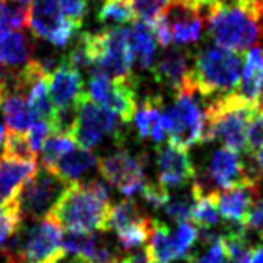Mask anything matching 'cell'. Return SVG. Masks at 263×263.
I'll return each instance as SVG.
<instances>
[{"instance_id": "cell-40", "label": "cell", "mask_w": 263, "mask_h": 263, "mask_svg": "<svg viewBox=\"0 0 263 263\" xmlns=\"http://www.w3.org/2000/svg\"><path fill=\"white\" fill-rule=\"evenodd\" d=\"M87 4L89 0H59L64 17L69 18L70 22L78 24L79 27L84 22V17L87 14Z\"/></svg>"}, {"instance_id": "cell-3", "label": "cell", "mask_w": 263, "mask_h": 263, "mask_svg": "<svg viewBox=\"0 0 263 263\" xmlns=\"http://www.w3.org/2000/svg\"><path fill=\"white\" fill-rule=\"evenodd\" d=\"M79 39L87 57L89 76L102 74L111 79L134 78L127 25L107 27L94 34H81Z\"/></svg>"}, {"instance_id": "cell-24", "label": "cell", "mask_w": 263, "mask_h": 263, "mask_svg": "<svg viewBox=\"0 0 263 263\" xmlns=\"http://www.w3.org/2000/svg\"><path fill=\"white\" fill-rule=\"evenodd\" d=\"M32 44L18 30L0 29V66L2 67H24L29 64Z\"/></svg>"}, {"instance_id": "cell-9", "label": "cell", "mask_w": 263, "mask_h": 263, "mask_svg": "<svg viewBox=\"0 0 263 263\" xmlns=\"http://www.w3.org/2000/svg\"><path fill=\"white\" fill-rule=\"evenodd\" d=\"M67 134L74 139L76 144L84 149H92L106 136L116 139L118 143H123L124 139L123 127H121L116 114L96 104L89 98L79 102Z\"/></svg>"}, {"instance_id": "cell-32", "label": "cell", "mask_w": 263, "mask_h": 263, "mask_svg": "<svg viewBox=\"0 0 263 263\" xmlns=\"http://www.w3.org/2000/svg\"><path fill=\"white\" fill-rule=\"evenodd\" d=\"M190 221L198 230H201V232H211V230H215L220 224V213H218L211 195L201 196L196 201V206L193 210V215H191Z\"/></svg>"}, {"instance_id": "cell-20", "label": "cell", "mask_w": 263, "mask_h": 263, "mask_svg": "<svg viewBox=\"0 0 263 263\" xmlns=\"http://www.w3.org/2000/svg\"><path fill=\"white\" fill-rule=\"evenodd\" d=\"M0 109H2L9 133H27L29 127L37 121L34 112L30 111L24 91H15V89L4 91Z\"/></svg>"}, {"instance_id": "cell-11", "label": "cell", "mask_w": 263, "mask_h": 263, "mask_svg": "<svg viewBox=\"0 0 263 263\" xmlns=\"http://www.w3.org/2000/svg\"><path fill=\"white\" fill-rule=\"evenodd\" d=\"M146 163V156L131 155L123 147L98 158V168L102 178L112 186H116L126 198H134L143 193L144 186L147 184L144 175Z\"/></svg>"}, {"instance_id": "cell-27", "label": "cell", "mask_w": 263, "mask_h": 263, "mask_svg": "<svg viewBox=\"0 0 263 263\" xmlns=\"http://www.w3.org/2000/svg\"><path fill=\"white\" fill-rule=\"evenodd\" d=\"M98 236L87 232H67L62 236L64 256H70L76 263H84L98 247Z\"/></svg>"}, {"instance_id": "cell-49", "label": "cell", "mask_w": 263, "mask_h": 263, "mask_svg": "<svg viewBox=\"0 0 263 263\" xmlns=\"http://www.w3.org/2000/svg\"><path fill=\"white\" fill-rule=\"evenodd\" d=\"M5 136H7V131H5L4 124L0 123V147L4 146V141H5Z\"/></svg>"}, {"instance_id": "cell-37", "label": "cell", "mask_w": 263, "mask_h": 263, "mask_svg": "<svg viewBox=\"0 0 263 263\" xmlns=\"http://www.w3.org/2000/svg\"><path fill=\"white\" fill-rule=\"evenodd\" d=\"M263 144V104H258L250 116L245 136V153L253 156Z\"/></svg>"}, {"instance_id": "cell-10", "label": "cell", "mask_w": 263, "mask_h": 263, "mask_svg": "<svg viewBox=\"0 0 263 263\" xmlns=\"http://www.w3.org/2000/svg\"><path fill=\"white\" fill-rule=\"evenodd\" d=\"M136 76L131 79H111L102 74H91L86 96L119 116L124 124H129L136 114Z\"/></svg>"}, {"instance_id": "cell-22", "label": "cell", "mask_w": 263, "mask_h": 263, "mask_svg": "<svg viewBox=\"0 0 263 263\" xmlns=\"http://www.w3.org/2000/svg\"><path fill=\"white\" fill-rule=\"evenodd\" d=\"M129 46L133 61L141 69H151L156 61V37L151 25L143 21H134L129 25Z\"/></svg>"}, {"instance_id": "cell-16", "label": "cell", "mask_w": 263, "mask_h": 263, "mask_svg": "<svg viewBox=\"0 0 263 263\" xmlns=\"http://www.w3.org/2000/svg\"><path fill=\"white\" fill-rule=\"evenodd\" d=\"M210 195L223 220H227L228 223L245 224L250 204L260 195V183H245L230 190L213 191Z\"/></svg>"}, {"instance_id": "cell-25", "label": "cell", "mask_w": 263, "mask_h": 263, "mask_svg": "<svg viewBox=\"0 0 263 263\" xmlns=\"http://www.w3.org/2000/svg\"><path fill=\"white\" fill-rule=\"evenodd\" d=\"M151 218H147L143 210L139 208V204L133 200V198H126V200L119 201L109 210V218H107V230H112L114 233H124L127 230L141 227V224L149 223Z\"/></svg>"}, {"instance_id": "cell-54", "label": "cell", "mask_w": 263, "mask_h": 263, "mask_svg": "<svg viewBox=\"0 0 263 263\" xmlns=\"http://www.w3.org/2000/svg\"><path fill=\"white\" fill-rule=\"evenodd\" d=\"M224 263H233V261H230V260H227V261H224Z\"/></svg>"}, {"instance_id": "cell-42", "label": "cell", "mask_w": 263, "mask_h": 263, "mask_svg": "<svg viewBox=\"0 0 263 263\" xmlns=\"http://www.w3.org/2000/svg\"><path fill=\"white\" fill-rule=\"evenodd\" d=\"M50 133H52V126H50L49 123H46V121H39V119H37L35 123L29 127V131L25 133V134H27L32 149H34L35 153H39L42 144H44V141L49 138Z\"/></svg>"}, {"instance_id": "cell-23", "label": "cell", "mask_w": 263, "mask_h": 263, "mask_svg": "<svg viewBox=\"0 0 263 263\" xmlns=\"http://www.w3.org/2000/svg\"><path fill=\"white\" fill-rule=\"evenodd\" d=\"M96 164H98V156L94 155L92 149H84V147L76 144L72 149L67 151L59 159V163L55 164L52 173H55L57 176L70 184L78 183Z\"/></svg>"}, {"instance_id": "cell-2", "label": "cell", "mask_w": 263, "mask_h": 263, "mask_svg": "<svg viewBox=\"0 0 263 263\" xmlns=\"http://www.w3.org/2000/svg\"><path fill=\"white\" fill-rule=\"evenodd\" d=\"M241 55L218 46H208L191 55L188 89L201 96H223L238 89Z\"/></svg>"}, {"instance_id": "cell-33", "label": "cell", "mask_w": 263, "mask_h": 263, "mask_svg": "<svg viewBox=\"0 0 263 263\" xmlns=\"http://www.w3.org/2000/svg\"><path fill=\"white\" fill-rule=\"evenodd\" d=\"M22 218L14 200L0 204V253L7 247V241L22 224Z\"/></svg>"}, {"instance_id": "cell-47", "label": "cell", "mask_w": 263, "mask_h": 263, "mask_svg": "<svg viewBox=\"0 0 263 263\" xmlns=\"http://www.w3.org/2000/svg\"><path fill=\"white\" fill-rule=\"evenodd\" d=\"M247 263H263V241L260 243V245L252 247Z\"/></svg>"}, {"instance_id": "cell-1", "label": "cell", "mask_w": 263, "mask_h": 263, "mask_svg": "<svg viewBox=\"0 0 263 263\" xmlns=\"http://www.w3.org/2000/svg\"><path fill=\"white\" fill-rule=\"evenodd\" d=\"M109 198V186L102 179L70 183L49 218L67 232H106L111 210Z\"/></svg>"}, {"instance_id": "cell-46", "label": "cell", "mask_w": 263, "mask_h": 263, "mask_svg": "<svg viewBox=\"0 0 263 263\" xmlns=\"http://www.w3.org/2000/svg\"><path fill=\"white\" fill-rule=\"evenodd\" d=\"M126 263H149V253H147L146 248H136L133 253H127V256L124 258Z\"/></svg>"}, {"instance_id": "cell-8", "label": "cell", "mask_w": 263, "mask_h": 263, "mask_svg": "<svg viewBox=\"0 0 263 263\" xmlns=\"http://www.w3.org/2000/svg\"><path fill=\"white\" fill-rule=\"evenodd\" d=\"M191 89H181L175 92V102L170 109H164L163 123L170 143L184 149L203 143L204 136V109L200 107Z\"/></svg>"}, {"instance_id": "cell-5", "label": "cell", "mask_w": 263, "mask_h": 263, "mask_svg": "<svg viewBox=\"0 0 263 263\" xmlns=\"http://www.w3.org/2000/svg\"><path fill=\"white\" fill-rule=\"evenodd\" d=\"M206 34L215 46L241 54L258 44L263 27L258 15L232 2H220L206 10Z\"/></svg>"}, {"instance_id": "cell-41", "label": "cell", "mask_w": 263, "mask_h": 263, "mask_svg": "<svg viewBox=\"0 0 263 263\" xmlns=\"http://www.w3.org/2000/svg\"><path fill=\"white\" fill-rule=\"evenodd\" d=\"M141 195H143L144 201L147 204H151L155 210H163L171 196L170 190L163 188L161 184H153V183H147Z\"/></svg>"}, {"instance_id": "cell-13", "label": "cell", "mask_w": 263, "mask_h": 263, "mask_svg": "<svg viewBox=\"0 0 263 263\" xmlns=\"http://www.w3.org/2000/svg\"><path fill=\"white\" fill-rule=\"evenodd\" d=\"M253 181L260 183V173L256 170L250 171L238 153L228 149V147H220L211 155L210 164L204 171V178H195L193 183L204 196L206 184L213 186V191H223Z\"/></svg>"}, {"instance_id": "cell-39", "label": "cell", "mask_w": 263, "mask_h": 263, "mask_svg": "<svg viewBox=\"0 0 263 263\" xmlns=\"http://www.w3.org/2000/svg\"><path fill=\"white\" fill-rule=\"evenodd\" d=\"M245 227L247 230L255 232L263 241V195H258L253 200V203L250 204L245 218Z\"/></svg>"}, {"instance_id": "cell-35", "label": "cell", "mask_w": 263, "mask_h": 263, "mask_svg": "<svg viewBox=\"0 0 263 263\" xmlns=\"http://www.w3.org/2000/svg\"><path fill=\"white\" fill-rule=\"evenodd\" d=\"M198 240V228L191 221L178 223L176 230L173 232V241H175L178 260H186L191 255V248Z\"/></svg>"}, {"instance_id": "cell-57", "label": "cell", "mask_w": 263, "mask_h": 263, "mask_svg": "<svg viewBox=\"0 0 263 263\" xmlns=\"http://www.w3.org/2000/svg\"><path fill=\"white\" fill-rule=\"evenodd\" d=\"M261 104H263V99H261Z\"/></svg>"}, {"instance_id": "cell-31", "label": "cell", "mask_w": 263, "mask_h": 263, "mask_svg": "<svg viewBox=\"0 0 263 263\" xmlns=\"http://www.w3.org/2000/svg\"><path fill=\"white\" fill-rule=\"evenodd\" d=\"M0 158L22 163H37V153L32 149L25 133H9L5 136Z\"/></svg>"}, {"instance_id": "cell-48", "label": "cell", "mask_w": 263, "mask_h": 263, "mask_svg": "<svg viewBox=\"0 0 263 263\" xmlns=\"http://www.w3.org/2000/svg\"><path fill=\"white\" fill-rule=\"evenodd\" d=\"M255 159V166H256V171L260 173V175H263V144L258 151L255 153V155L252 156Z\"/></svg>"}, {"instance_id": "cell-18", "label": "cell", "mask_w": 263, "mask_h": 263, "mask_svg": "<svg viewBox=\"0 0 263 263\" xmlns=\"http://www.w3.org/2000/svg\"><path fill=\"white\" fill-rule=\"evenodd\" d=\"M164 102L161 96H147L143 101L139 111L134 114V124H136L138 136L143 139H151L156 144H161L166 139V129L163 123Z\"/></svg>"}, {"instance_id": "cell-17", "label": "cell", "mask_w": 263, "mask_h": 263, "mask_svg": "<svg viewBox=\"0 0 263 263\" xmlns=\"http://www.w3.org/2000/svg\"><path fill=\"white\" fill-rule=\"evenodd\" d=\"M188 59L190 54L186 50L166 49V52L151 66L153 78L173 92L188 89Z\"/></svg>"}, {"instance_id": "cell-15", "label": "cell", "mask_w": 263, "mask_h": 263, "mask_svg": "<svg viewBox=\"0 0 263 263\" xmlns=\"http://www.w3.org/2000/svg\"><path fill=\"white\" fill-rule=\"evenodd\" d=\"M47 82L50 99H52L57 112L76 111L79 102L87 98L81 70L70 66L64 57L61 59L59 66L49 76Z\"/></svg>"}, {"instance_id": "cell-53", "label": "cell", "mask_w": 263, "mask_h": 263, "mask_svg": "<svg viewBox=\"0 0 263 263\" xmlns=\"http://www.w3.org/2000/svg\"><path fill=\"white\" fill-rule=\"evenodd\" d=\"M118 263H126V261H124V258H123V260H119Z\"/></svg>"}, {"instance_id": "cell-6", "label": "cell", "mask_w": 263, "mask_h": 263, "mask_svg": "<svg viewBox=\"0 0 263 263\" xmlns=\"http://www.w3.org/2000/svg\"><path fill=\"white\" fill-rule=\"evenodd\" d=\"M62 228L52 218L25 227L22 223L9 238L5 252L10 263H50L64 256Z\"/></svg>"}, {"instance_id": "cell-51", "label": "cell", "mask_w": 263, "mask_h": 263, "mask_svg": "<svg viewBox=\"0 0 263 263\" xmlns=\"http://www.w3.org/2000/svg\"><path fill=\"white\" fill-rule=\"evenodd\" d=\"M10 2H14V4H21V5H27L30 0H10Z\"/></svg>"}, {"instance_id": "cell-34", "label": "cell", "mask_w": 263, "mask_h": 263, "mask_svg": "<svg viewBox=\"0 0 263 263\" xmlns=\"http://www.w3.org/2000/svg\"><path fill=\"white\" fill-rule=\"evenodd\" d=\"M27 5L0 0V29L21 30L27 27Z\"/></svg>"}, {"instance_id": "cell-28", "label": "cell", "mask_w": 263, "mask_h": 263, "mask_svg": "<svg viewBox=\"0 0 263 263\" xmlns=\"http://www.w3.org/2000/svg\"><path fill=\"white\" fill-rule=\"evenodd\" d=\"M136 18L138 17L131 0H104L98 12V21L111 27L133 24Z\"/></svg>"}, {"instance_id": "cell-56", "label": "cell", "mask_w": 263, "mask_h": 263, "mask_svg": "<svg viewBox=\"0 0 263 263\" xmlns=\"http://www.w3.org/2000/svg\"><path fill=\"white\" fill-rule=\"evenodd\" d=\"M184 261H186V263H190V261H188V260H184Z\"/></svg>"}, {"instance_id": "cell-43", "label": "cell", "mask_w": 263, "mask_h": 263, "mask_svg": "<svg viewBox=\"0 0 263 263\" xmlns=\"http://www.w3.org/2000/svg\"><path fill=\"white\" fill-rule=\"evenodd\" d=\"M151 25L153 32H155V37H156V42L159 44L161 47L168 49L171 46V22H170V15L168 12L163 15H159L158 18Z\"/></svg>"}, {"instance_id": "cell-55", "label": "cell", "mask_w": 263, "mask_h": 263, "mask_svg": "<svg viewBox=\"0 0 263 263\" xmlns=\"http://www.w3.org/2000/svg\"><path fill=\"white\" fill-rule=\"evenodd\" d=\"M149 263H158V261H153V260H151V261H149Z\"/></svg>"}, {"instance_id": "cell-36", "label": "cell", "mask_w": 263, "mask_h": 263, "mask_svg": "<svg viewBox=\"0 0 263 263\" xmlns=\"http://www.w3.org/2000/svg\"><path fill=\"white\" fill-rule=\"evenodd\" d=\"M136 17L146 24H153L159 15L166 14L173 5L175 0H131Z\"/></svg>"}, {"instance_id": "cell-44", "label": "cell", "mask_w": 263, "mask_h": 263, "mask_svg": "<svg viewBox=\"0 0 263 263\" xmlns=\"http://www.w3.org/2000/svg\"><path fill=\"white\" fill-rule=\"evenodd\" d=\"M220 2H227V0H175V5H181L184 9L201 12V10L211 9L213 5L220 4Z\"/></svg>"}, {"instance_id": "cell-45", "label": "cell", "mask_w": 263, "mask_h": 263, "mask_svg": "<svg viewBox=\"0 0 263 263\" xmlns=\"http://www.w3.org/2000/svg\"><path fill=\"white\" fill-rule=\"evenodd\" d=\"M227 2L240 5V7L253 12V14L258 15L260 18L263 17V0H227Z\"/></svg>"}, {"instance_id": "cell-30", "label": "cell", "mask_w": 263, "mask_h": 263, "mask_svg": "<svg viewBox=\"0 0 263 263\" xmlns=\"http://www.w3.org/2000/svg\"><path fill=\"white\" fill-rule=\"evenodd\" d=\"M76 146L74 139L66 133H57L52 131L49 134V138L44 141L41 147V159H42V168L52 171L55 164L59 163V159L70 151Z\"/></svg>"}, {"instance_id": "cell-4", "label": "cell", "mask_w": 263, "mask_h": 263, "mask_svg": "<svg viewBox=\"0 0 263 263\" xmlns=\"http://www.w3.org/2000/svg\"><path fill=\"white\" fill-rule=\"evenodd\" d=\"M256 106L258 104L243 99L236 91L218 96L204 107L203 143L221 141L228 149L238 155L245 153L247 126Z\"/></svg>"}, {"instance_id": "cell-58", "label": "cell", "mask_w": 263, "mask_h": 263, "mask_svg": "<svg viewBox=\"0 0 263 263\" xmlns=\"http://www.w3.org/2000/svg\"><path fill=\"white\" fill-rule=\"evenodd\" d=\"M7 263H10V261H7Z\"/></svg>"}, {"instance_id": "cell-38", "label": "cell", "mask_w": 263, "mask_h": 263, "mask_svg": "<svg viewBox=\"0 0 263 263\" xmlns=\"http://www.w3.org/2000/svg\"><path fill=\"white\" fill-rule=\"evenodd\" d=\"M190 263H224L227 261V252L221 243V236L213 241H208V247L204 248L201 255H193L191 253L188 258Z\"/></svg>"}, {"instance_id": "cell-12", "label": "cell", "mask_w": 263, "mask_h": 263, "mask_svg": "<svg viewBox=\"0 0 263 263\" xmlns=\"http://www.w3.org/2000/svg\"><path fill=\"white\" fill-rule=\"evenodd\" d=\"M27 14V27L32 34L49 41L55 47H66L81 29L64 17L59 0H30Z\"/></svg>"}, {"instance_id": "cell-52", "label": "cell", "mask_w": 263, "mask_h": 263, "mask_svg": "<svg viewBox=\"0 0 263 263\" xmlns=\"http://www.w3.org/2000/svg\"><path fill=\"white\" fill-rule=\"evenodd\" d=\"M2 99H4V89L0 86V104H2Z\"/></svg>"}, {"instance_id": "cell-21", "label": "cell", "mask_w": 263, "mask_h": 263, "mask_svg": "<svg viewBox=\"0 0 263 263\" xmlns=\"http://www.w3.org/2000/svg\"><path fill=\"white\" fill-rule=\"evenodd\" d=\"M173 17L170 15L171 22V41L178 44V46H184V44H193L201 37L204 17L201 12H195L190 9H184L181 5H173Z\"/></svg>"}, {"instance_id": "cell-29", "label": "cell", "mask_w": 263, "mask_h": 263, "mask_svg": "<svg viewBox=\"0 0 263 263\" xmlns=\"http://www.w3.org/2000/svg\"><path fill=\"white\" fill-rule=\"evenodd\" d=\"M190 186L191 188L188 191H184V193H179L175 196L171 195L168 203H166V206L163 208L164 213L176 223L190 221L191 215H193V210L196 206V201L203 196L200 193V190L195 186V183H191Z\"/></svg>"}, {"instance_id": "cell-26", "label": "cell", "mask_w": 263, "mask_h": 263, "mask_svg": "<svg viewBox=\"0 0 263 263\" xmlns=\"http://www.w3.org/2000/svg\"><path fill=\"white\" fill-rule=\"evenodd\" d=\"M149 258L158 263H173L178 261L175 241H173V232L170 227L159 220L151 221L149 245L146 247Z\"/></svg>"}, {"instance_id": "cell-14", "label": "cell", "mask_w": 263, "mask_h": 263, "mask_svg": "<svg viewBox=\"0 0 263 263\" xmlns=\"http://www.w3.org/2000/svg\"><path fill=\"white\" fill-rule=\"evenodd\" d=\"M156 166L159 183L166 190H178L195 181L196 170L188 149L173 143L156 146Z\"/></svg>"}, {"instance_id": "cell-7", "label": "cell", "mask_w": 263, "mask_h": 263, "mask_svg": "<svg viewBox=\"0 0 263 263\" xmlns=\"http://www.w3.org/2000/svg\"><path fill=\"white\" fill-rule=\"evenodd\" d=\"M69 183L46 168H37L12 198L24 220H44L54 210L55 203Z\"/></svg>"}, {"instance_id": "cell-50", "label": "cell", "mask_w": 263, "mask_h": 263, "mask_svg": "<svg viewBox=\"0 0 263 263\" xmlns=\"http://www.w3.org/2000/svg\"><path fill=\"white\" fill-rule=\"evenodd\" d=\"M50 263H76L74 260H66V258H64V256H61V258H57V260H54V261H50Z\"/></svg>"}, {"instance_id": "cell-19", "label": "cell", "mask_w": 263, "mask_h": 263, "mask_svg": "<svg viewBox=\"0 0 263 263\" xmlns=\"http://www.w3.org/2000/svg\"><path fill=\"white\" fill-rule=\"evenodd\" d=\"M236 92L253 104H260L263 99V46L260 44L247 50L241 81Z\"/></svg>"}]
</instances>
